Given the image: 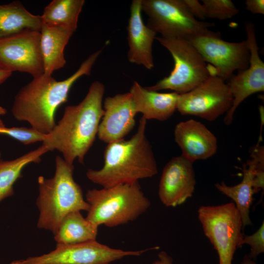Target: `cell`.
<instances>
[{"instance_id": "cell-1", "label": "cell", "mask_w": 264, "mask_h": 264, "mask_svg": "<svg viewBox=\"0 0 264 264\" xmlns=\"http://www.w3.org/2000/svg\"><path fill=\"white\" fill-rule=\"evenodd\" d=\"M104 85L94 81L78 104L65 107L62 118L52 131L45 135L42 145L49 152L57 150L68 163L78 159L84 164L85 157L97 135L104 114Z\"/></svg>"}, {"instance_id": "cell-2", "label": "cell", "mask_w": 264, "mask_h": 264, "mask_svg": "<svg viewBox=\"0 0 264 264\" xmlns=\"http://www.w3.org/2000/svg\"><path fill=\"white\" fill-rule=\"evenodd\" d=\"M102 49L92 53L72 75L57 81L52 75L43 74L22 87L15 95L11 108L18 121L27 122L31 127L46 135L56 125L57 108L67 101L74 83L84 75H89Z\"/></svg>"}, {"instance_id": "cell-3", "label": "cell", "mask_w": 264, "mask_h": 264, "mask_svg": "<svg viewBox=\"0 0 264 264\" xmlns=\"http://www.w3.org/2000/svg\"><path fill=\"white\" fill-rule=\"evenodd\" d=\"M147 120L141 117L136 132L128 140L108 144L104 151L103 166L88 169V178L103 188L132 184L158 173L152 147L146 135Z\"/></svg>"}, {"instance_id": "cell-4", "label": "cell", "mask_w": 264, "mask_h": 264, "mask_svg": "<svg viewBox=\"0 0 264 264\" xmlns=\"http://www.w3.org/2000/svg\"><path fill=\"white\" fill-rule=\"evenodd\" d=\"M74 166L59 155L55 157L54 176L38 178L39 195L36 204L39 210L37 227L57 232L64 217L75 211H86L89 204L84 199L81 186L73 178Z\"/></svg>"}, {"instance_id": "cell-5", "label": "cell", "mask_w": 264, "mask_h": 264, "mask_svg": "<svg viewBox=\"0 0 264 264\" xmlns=\"http://www.w3.org/2000/svg\"><path fill=\"white\" fill-rule=\"evenodd\" d=\"M86 219L99 226L113 227L133 221L150 207L151 202L138 182L88 190Z\"/></svg>"}, {"instance_id": "cell-6", "label": "cell", "mask_w": 264, "mask_h": 264, "mask_svg": "<svg viewBox=\"0 0 264 264\" xmlns=\"http://www.w3.org/2000/svg\"><path fill=\"white\" fill-rule=\"evenodd\" d=\"M155 39L170 52L174 67L169 75L155 85L146 87L148 89L156 91L170 89L183 94L198 87L211 75L201 55L186 39L159 36Z\"/></svg>"}, {"instance_id": "cell-7", "label": "cell", "mask_w": 264, "mask_h": 264, "mask_svg": "<svg viewBox=\"0 0 264 264\" xmlns=\"http://www.w3.org/2000/svg\"><path fill=\"white\" fill-rule=\"evenodd\" d=\"M198 214L204 235L218 253L219 264H232L236 250L243 245L244 235L242 218L234 203L201 206Z\"/></svg>"}, {"instance_id": "cell-8", "label": "cell", "mask_w": 264, "mask_h": 264, "mask_svg": "<svg viewBox=\"0 0 264 264\" xmlns=\"http://www.w3.org/2000/svg\"><path fill=\"white\" fill-rule=\"evenodd\" d=\"M141 8L148 17L147 25L164 37L187 39L215 25L196 19L183 0H141Z\"/></svg>"}, {"instance_id": "cell-9", "label": "cell", "mask_w": 264, "mask_h": 264, "mask_svg": "<svg viewBox=\"0 0 264 264\" xmlns=\"http://www.w3.org/2000/svg\"><path fill=\"white\" fill-rule=\"evenodd\" d=\"M205 62L212 65L211 74L228 80L236 70L248 67L250 52L246 40L229 42L221 39L219 32L209 30L187 39Z\"/></svg>"}, {"instance_id": "cell-10", "label": "cell", "mask_w": 264, "mask_h": 264, "mask_svg": "<svg viewBox=\"0 0 264 264\" xmlns=\"http://www.w3.org/2000/svg\"><path fill=\"white\" fill-rule=\"evenodd\" d=\"M158 246L140 250L111 248L96 241L70 245H56L52 251L14 261L10 264H110L126 257L139 256Z\"/></svg>"}, {"instance_id": "cell-11", "label": "cell", "mask_w": 264, "mask_h": 264, "mask_svg": "<svg viewBox=\"0 0 264 264\" xmlns=\"http://www.w3.org/2000/svg\"><path fill=\"white\" fill-rule=\"evenodd\" d=\"M233 99L225 81L211 74L195 88L179 94L176 110L183 115H193L213 121L228 111Z\"/></svg>"}, {"instance_id": "cell-12", "label": "cell", "mask_w": 264, "mask_h": 264, "mask_svg": "<svg viewBox=\"0 0 264 264\" xmlns=\"http://www.w3.org/2000/svg\"><path fill=\"white\" fill-rule=\"evenodd\" d=\"M0 68L18 71L33 78L44 73L40 31L24 30L0 40Z\"/></svg>"}, {"instance_id": "cell-13", "label": "cell", "mask_w": 264, "mask_h": 264, "mask_svg": "<svg viewBox=\"0 0 264 264\" xmlns=\"http://www.w3.org/2000/svg\"><path fill=\"white\" fill-rule=\"evenodd\" d=\"M249 52V65L247 68L238 71L228 80L227 84L233 96L232 106L226 113L224 122L230 125L234 112L240 104L250 95L264 91V63L259 54L254 24H245Z\"/></svg>"}, {"instance_id": "cell-14", "label": "cell", "mask_w": 264, "mask_h": 264, "mask_svg": "<svg viewBox=\"0 0 264 264\" xmlns=\"http://www.w3.org/2000/svg\"><path fill=\"white\" fill-rule=\"evenodd\" d=\"M193 163L180 155L173 157L165 165L158 189L163 205L175 207L193 196L196 184Z\"/></svg>"}, {"instance_id": "cell-15", "label": "cell", "mask_w": 264, "mask_h": 264, "mask_svg": "<svg viewBox=\"0 0 264 264\" xmlns=\"http://www.w3.org/2000/svg\"><path fill=\"white\" fill-rule=\"evenodd\" d=\"M104 114L97 136L109 144L124 139L134 127L137 114L131 93H118L107 97L104 101Z\"/></svg>"}, {"instance_id": "cell-16", "label": "cell", "mask_w": 264, "mask_h": 264, "mask_svg": "<svg viewBox=\"0 0 264 264\" xmlns=\"http://www.w3.org/2000/svg\"><path fill=\"white\" fill-rule=\"evenodd\" d=\"M174 136L181 149V155L192 163L207 159L217 152L216 137L199 121L190 119L179 122L175 127Z\"/></svg>"}, {"instance_id": "cell-17", "label": "cell", "mask_w": 264, "mask_h": 264, "mask_svg": "<svg viewBox=\"0 0 264 264\" xmlns=\"http://www.w3.org/2000/svg\"><path fill=\"white\" fill-rule=\"evenodd\" d=\"M141 12V0H133L127 26V57L130 63L152 69L154 66L153 44L156 33L144 24Z\"/></svg>"}, {"instance_id": "cell-18", "label": "cell", "mask_w": 264, "mask_h": 264, "mask_svg": "<svg viewBox=\"0 0 264 264\" xmlns=\"http://www.w3.org/2000/svg\"><path fill=\"white\" fill-rule=\"evenodd\" d=\"M243 169L242 181L234 186H228L224 181L215 184L222 194L231 198L239 212L243 227L252 224L250 219V208L254 194L252 184L255 171L264 167V150L262 147H254Z\"/></svg>"}, {"instance_id": "cell-19", "label": "cell", "mask_w": 264, "mask_h": 264, "mask_svg": "<svg viewBox=\"0 0 264 264\" xmlns=\"http://www.w3.org/2000/svg\"><path fill=\"white\" fill-rule=\"evenodd\" d=\"M136 112L144 118L165 121L176 110L179 94L175 92L161 93L148 89L134 81L130 88Z\"/></svg>"}, {"instance_id": "cell-20", "label": "cell", "mask_w": 264, "mask_h": 264, "mask_svg": "<svg viewBox=\"0 0 264 264\" xmlns=\"http://www.w3.org/2000/svg\"><path fill=\"white\" fill-rule=\"evenodd\" d=\"M74 32L65 27L42 23L41 49L44 75L51 76L54 71L65 66V48Z\"/></svg>"}, {"instance_id": "cell-21", "label": "cell", "mask_w": 264, "mask_h": 264, "mask_svg": "<svg viewBox=\"0 0 264 264\" xmlns=\"http://www.w3.org/2000/svg\"><path fill=\"white\" fill-rule=\"evenodd\" d=\"M41 16L29 12L19 1L0 5V40L24 30L40 31Z\"/></svg>"}, {"instance_id": "cell-22", "label": "cell", "mask_w": 264, "mask_h": 264, "mask_svg": "<svg viewBox=\"0 0 264 264\" xmlns=\"http://www.w3.org/2000/svg\"><path fill=\"white\" fill-rule=\"evenodd\" d=\"M98 226L84 218L80 211L71 212L62 220L54 234L56 245H70L96 241Z\"/></svg>"}, {"instance_id": "cell-23", "label": "cell", "mask_w": 264, "mask_h": 264, "mask_svg": "<svg viewBox=\"0 0 264 264\" xmlns=\"http://www.w3.org/2000/svg\"><path fill=\"white\" fill-rule=\"evenodd\" d=\"M48 152V149L42 145L16 159L0 160V202L14 195V184L22 176L24 167L31 163H39L41 157Z\"/></svg>"}, {"instance_id": "cell-24", "label": "cell", "mask_w": 264, "mask_h": 264, "mask_svg": "<svg viewBox=\"0 0 264 264\" xmlns=\"http://www.w3.org/2000/svg\"><path fill=\"white\" fill-rule=\"evenodd\" d=\"M85 2L84 0H53L41 16L42 23L65 27L75 32Z\"/></svg>"}, {"instance_id": "cell-25", "label": "cell", "mask_w": 264, "mask_h": 264, "mask_svg": "<svg viewBox=\"0 0 264 264\" xmlns=\"http://www.w3.org/2000/svg\"><path fill=\"white\" fill-rule=\"evenodd\" d=\"M205 18L224 20L231 19L239 10L230 0H202Z\"/></svg>"}, {"instance_id": "cell-26", "label": "cell", "mask_w": 264, "mask_h": 264, "mask_svg": "<svg viewBox=\"0 0 264 264\" xmlns=\"http://www.w3.org/2000/svg\"><path fill=\"white\" fill-rule=\"evenodd\" d=\"M0 133L8 135L24 145L43 142L45 136L32 127H6L0 119Z\"/></svg>"}, {"instance_id": "cell-27", "label": "cell", "mask_w": 264, "mask_h": 264, "mask_svg": "<svg viewBox=\"0 0 264 264\" xmlns=\"http://www.w3.org/2000/svg\"><path fill=\"white\" fill-rule=\"evenodd\" d=\"M250 246V251L247 255L248 257L254 261L257 257L264 252V222L263 221L260 228L253 234L243 235L242 244Z\"/></svg>"}, {"instance_id": "cell-28", "label": "cell", "mask_w": 264, "mask_h": 264, "mask_svg": "<svg viewBox=\"0 0 264 264\" xmlns=\"http://www.w3.org/2000/svg\"><path fill=\"white\" fill-rule=\"evenodd\" d=\"M183 1L190 13L196 19L198 18L201 20H204L206 19L203 4L198 0H183Z\"/></svg>"}, {"instance_id": "cell-29", "label": "cell", "mask_w": 264, "mask_h": 264, "mask_svg": "<svg viewBox=\"0 0 264 264\" xmlns=\"http://www.w3.org/2000/svg\"><path fill=\"white\" fill-rule=\"evenodd\" d=\"M245 4L246 10L252 14H264V0H246Z\"/></svg>"}, {"instance_id": "cell-30", "label": "cell", "mask_w": 264, "mask_h": 264, "mask_svg": "<svg viewBox=\"0 0 264 264\" xmlns=\"http://www.w3.org/2000/svg\"><path fill=\"white\" fill-rule=\"evenodd\" d=\"M157 257V259L151 264H174L172 257L165 251L159 252Z\"/></svg>"}, {"instance_id": "cell-31", "label": "cell", "mask_w": 264, "mask_h": 264, "mask_svg": "<svg viewBox=\"0 0 264 264\" xmlns=\"http://www.w3.org/2000/svg\"><path fill=\"white\" fill-rule=\"evenodd\" d=\"M12 73L0 68V85L10 77Z\"/></svg>"}, {"instance_id": "cell-32", "label": "cell", "mask_w": 264, "mask_h": 264, "mask_svg": "<svg viewBox=\"0 0 264 264\" xmlns=\"http://www.w3.org/2000/svg\"><path fill=\"white\" fill-rule=\"evenodd\" d=\"M242 264H258L255 261L249 258L247 255H245L243 258Z\"/></svg>"}, {"instance_id": "cell-33", "label": "cell", "mask_w": 264, "mask_h": 264, "mask_svg": "<svg viewBox=\"0 0 264 264\" xmlns=\"http://www.w3.org/2000/svg\"><path fill=\"white\" fill-rule=\"evenodd\" d=\"M6 110L0 106V115H4L6 113Z\"/></svg>"}, {"instance_id": "cell-34", "label": "cell", "mask_w": 264, "mask_h": 264, "mask_svg": "<svg viewBox=\"0 0 264 264\" xmlns=\"http://www.w3.org/2000/svg\"><path fill=\"white\" fill-rule=\"evenodd\" d=\"M0 157H1V153L0 152Z\"/></svg>"}]
</instances>
